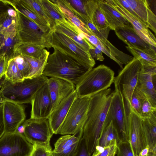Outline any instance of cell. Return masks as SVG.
<instances>
[{
	"label": "cell",
	"mask_w": 156,
	"mask_h": 156,
	"mask_svg": "<svg viewBox=\"0 0 156 156\" xmlns=\"http://www.w3.org/2000/svg\"><path fill=\"white\" fill-rule=\"evenodd\" d=\"M110 88L90 97L83 138L91 156L98 145L113 95Z\"/></svg>",
	"instance_id": "obj_1"
},
{
	"label": "cell",
	"mask_w": 156,
	"mask_h": 156,
	"mask_svg": "<svg viewBox=\"0 0 156 156\" xmlns=\"http://www.w3.org/2000/svg\"><path fill=\"white\" fill-rule=\"evenodd\" d=\"M49 54L43 74L68 80L75 85L88 70L58 50Z\"/></svg>",
	"instance_id": "obj_2"
},
{
	"label": "cell",
	"mask_w": 156,
	"mask_h": 156,
	"mask_svg": "<svg viewBox=\"0 0 156 156\" xmlns=\"http://www.w3.org/2000/svg\"><path fill=\"white\" fill-rule=\"evenodd\" d=\"M48 79L43 74L15 82L4 79L0 90V97L3 101H7L21 105L31 103L36 93L47 83Z\"/></svg>",
	"instance_id": "obj_3"
},
{
	"label": "cell",
	"mask_w": 156,
	"mask_h": 156,
	"mask_svg": "<svg viewBox=\"0 0 156 156\" xmlns=\"http://www.w3.org/2000/svg\"><path fill=\"white\" fill-rule=\"evenodd\" d=\"M114 71L104 65L87 71L76 85L78 97H90L110 87L114 82Z\"/></svg>",
	"instance_id": "obj_4"
},
{
	"label": "cell",
	"mask_w": 156,
	"mask_h": 156,
	"mask_svg": "<svg viewBox=\"0 0 156 156\" xmlns=\"http://www.w3.org/2000/svg\"><path fill=\"white\" fill-rule=\"evenodd\" d=\"M48 41L51 48L73 59L88 70L93 68L95 64V61L89 51L62 33L51 30Z\"/></svg>",
	"instance_id": "obj_5"
},
{
	"label": "cell",
	"mask_w": 156,
	"mask_h": 156,
	"mask_svg": "<svg viewBox=\"0 0 156 156\" xmlns=\"http://www.w3.org/2000/svg\"><path fill=\"white\" fill-rule=\"evenodd\" d=\"M17 13V33L15 52L20 45L26 44H43L49 50L51 46L48 41L50 29L42 28L26 16Z\"/></svg>",
	"instance_id": "obj_6"
},
{
	"label": "cell",
	"mask_w": 156,
	"mask_h": 156,
	"mask_svg": "<svg viewBox=\"0 0 156 156\" xmlns=\"http://www.w3.org/2000/svg\"><path fill=\"white\" fill-rule=\"evenodd\" d=\"M115 90L103 128L112 120L121 135L126 140V126L128 123L130 106L126 104L119 84L114 81Z\"/></svg>",
	"instance_id": "obj_7"
},
{
	"label": "cell",
	"mask_w": 156,
	"mask_h": 156,
	"mask_svg": "<svg viewBox=\"0 0 156 156\" xmlns=\"http://www.w3.org/2000/svg\"><path fill=\"white\" fill-rule=\"evenodd\" d=\"M90 98L89 97H77L75 98L57 134L72 135L83 129L87 119Z\"/></svg>",
	"instance_id": "obj_8"
},
{
	"label": "cell",
	"mask_w": 156,
	"mask_h": 156,
	"mask_svg": "<svg viewBox=\"0 0 156 156\" xmlns=\"http://www.w3.org/2000/svg\"><path fill=\"white\" fill-rule=\"evenodd\" d=\"M24 127L23 135L32 145L37 144L51 148L50 141L53 133L48 119L30 118L23 124Z\"/></svg>",
	"instance_id": "obj_9"
},
{
	"label": "cell",
	"mask_w": 156,
	"mask_h": 156,
	"mask_svg": "<svg viewBox=\"0 0 156 156\" xmlns=\"http://www.w3.org/2000/svg\"><path fill=\"white\" fill-rule=\"evenodd\" d=\"M141 68L139 61L133 58L114 78V81L119 84L126 102L129 105L133 91L138 83Z\"/></svg>",
	"instance_id": "obj_10"
},
{
	"label": "cell",
	"mask_w": 156,
	"mask_h": 156,
	"mask_svg": "<svg viewBox=\"0 0 156 156\" xmlns=\"http://www.w3.org/2000/svg\"><path fill=\"white\" fill-rule=\"evenodd\" d=\"M126 140L130 143L134 156H139L147 146L142 118L131 106L126 126Z\"/></svg>",
	"instance_id": "obj_11"
},
{
	"label": "cell",
	"mask_w": 156,
	"mask_h": 156,
	"mask_svg": "<svg viewBox=\"0 0 156 156\" xmlns=\"http://www.w3.org/2000/svg\"><path fill=\"white\" fill-rule=\"evenodd\" d=\"M33 145L24 135L5 133L0 138V156H30Z\"/></svg>",
	"instance_id": "obj_12"
},
{
	"label": "cell",
	"mask_w": 156,
	"mask_h": 156,
	"mask_svg": "<svg viewBox=\"0 0 156 156\" xmlns=\"http://www.w3.org/2000/svg\"><path fill=\"white\" fill-rule=\"evenodd\" d=\"M2 104L5 133H15L25 120V108L21 104L9 101Z\"/></svg>",
	"instance_id": "obj_13"
},
{
	"label": "cell",
	"mask_w": 156,
	"mask_h": 156,
	"mask_svg": "<svg viewBox=\"0 0 156 156\" xmlns=\"http://www.w3.org/2000/svg\"><path fill=\"white\" fill-rule=\"evenodd\" d=\"M30 118L47 119L52 109V101L47 83L36 93L31 102Z\"/></svg>",
	"instance_id": "obj_14"
},
{
	"label": "cell",
	"mask_w": 156,
	"mask_h": 156,
	"mask_svg": "<svg viewBox=\"0 0 156 156\" xmlns=\"http://www.w3.org/2000/svg\"><path fill=\"white\" fill-rule=\"evenodd\" d=\"M129 22L134 30L144 41L156 48V40L154 35L141 22L125 9L117 0H106Z\"/></svg>",
	"instance_id": "obj_15"
},
{
	"label": "cell",
	"mask_w": 156,
	"mask_h": 156,
	"mask_svg": "<svg viewBox=\"0 0 156 156\" xmlns=\"http://www.w3.org/2000/svg\"><path fill=\"white\" fill-rule=\"evenodd\" d=\"M47 83L52 101V110L76 90L75 84L60 78L51 77L48 78Z\"/></svg>",
	"instance_id": "obj_16"
},
{
	"label": "cell",
	"mask_w": 156,
	"mask_h": 156,
	"mask_svg": "<svg viewBox=\"0 0 156 156\" xmlns=\"http://www.w3.org/2000/svg\"><path fill=\"white\" fill-rule=\"evenodd\" d=\"M62 3L86 25L98 7V0H61Z\"/></svg>",
	"instance_id": "obj_17"
},
{
	"label": "cell",
	"mask_w": 156,
	"mask_h": 156,
	"mask_svg": "<svg viewBox=\"0 0 156 156\" xmlns=\"http://www.w3.org/2000/svg\"><path fill=\"white\" fill-rule=\"evenodd\" d=\"M156 67L142 66L136 87L147 97L156 108Z\"/></svg>",
	"instance_id": "obj_18"
},
{
	"label": "cell",
	"mask_w": 156,
	"mask_h": 156,
	"mask_svg": "<svg viewBox=\"0 0 156 156\" xmlns=\"http://www.w3.org/2000/svg\"><path fill=\"white\" fill-rule=\"evenodd\" d=\"M86 25L91 33L98 39L111 55L121 63L126 65L133 59V57L120 51L108 40V36L111 30L109 27L103 30H98L91 20L87 23Z\"/></svg>",
	"instance_id": "obj_19"
},
{
	"label": "cell",
	"mask_w": 156,
	"mask_h": 156,
	"mask_svg": "<svg viewBox=\"0 0 156 156\" xmlns=\"http://www.w3.org/2000/svg\"><path fill=\"white\" fill-rule=\"evenodd\" d=\"M52 30L64 34L87 51L89 52V50L94 46L86 38L84 34L66 18L56 21Z\"/></svg>",
	"instance_id": "obj_20"
},
{
	"label": "cell",
	"mask_w": 156,
	"mask_h": 156,
	"mask_svg": "<svg viewBox=\"0 0 156 156\" xmlns=\"http://www.w3.org/2000/svg\"><path fill=\"white\" fill-rule=\"evenodd\" d=\"M77 97L75 90L52 110L48 119L53 134H57L63 123L71 105Z\"/></svg>",
	"instance_id": "obj_21"
},
{
	"label": "cell",
	"mask_w": 156,
	"mask_h": 156,
	"mask_svg": "<svg viewBox=\"0 0 156 156\" xmlns=\"http://www.w3.org/2000/svg\"><path fill=\"white\" fill-rule=\"evenodd\" d=\"M133 10L140 20L156 34V16L146 0H125Z\"/></svg>",
	"instance_id": "obj_22"
},
{
	"label": "cell",
	"mask_w": 156,
	"mask_h": 156,
	"mask_svg": "<svg viewBox=\"0 0 156 156\" xmlns=\"http://www.w3.org/2000/svg\"><path fill=\"white\" fill-rule=\"evenodd\" d=\"M114 31L119 38L128 47L139 49L154 48L143 40L136 32L131 25L117 28Z\"/></svg>",
	"instance_id": "obj_23"
},
{
	"label": "cell",
	"mask_w": 156,
	"mask_h": 156,
	"mask_svg": "<svg viewBox=\"0 0 156 156\" xmlns=\"http://www.w3.org/2000/svg\"><path fill=\"white\" fill-rule=\"evenodd\" d=\"M98 5L101 9L110 30L131 24L127 20L111 5L105 0H98Z\"/></svg>",
	"instance_id": "obj_24"
},
{
	"label": "cell",
	"mask_w": 156,
	"mask_h": 156,
	"mask_svg": "<svg viewBox=\"0 0 156 156\" xmlns=\"http://www.w3.org/2000/svg\"><path fill=\"white\" fill-rule=\"evenodd\" d=\"M17 13L13 8L0 13V34L14 37L17 33Z\"/></svg>",
	"instance_id": "obj_25"
},
{
	"label": "cell",
	"mask_w": 156,
	"mask_h": 156,
	"mask_svg": "<svg viewBox=\"0 0 156 156\" xmlns=\"http://www.w3.org/2000/svg\"><path fill=\"white\" fill-rule=\"evenodd\" d=\"M142 119L149 151L156 153V112Z\"/></svg>",
	"instance_id": "obj_26"
},
{
	"label": "cell",
	"mask_w": 156,
	"mask_h": 156,
	"mask_svg": "<svg viewBox=\"0 0 156 156\" xmlns=\"http://www.w3.org/2000/svg\"><path fill=\"white\" fill-rule=\"evenodd\" d=\"M134 58L138 60L142 66L144 67H156V53L155 48L139 49L126 46Z\"/></svg>",
	"instance_id": "obj_27"
},
{
	"label": "cell",
	"mask_w": 156,
	"mask_h": 156,
	"mask_svg": "<svg viewBox=\"0 0 156 156\" xmlns=\"http://www.w3.org/2000/svg\"><path fill=\"white\" fill-rule=\"evenodd\" d=\"M49 54V52L44 49L38 58L34 59L23 56L29 63L30 68V73L26 78H32L43 74Z\"/></svg>",
	"instance_id": "obj_28"
},
{
	"label": "cell",
	"mask_w": 156,
	"mask_h": 156,
	"mask_svg": "<svg viewBox=\"0 0 156 156\" xmlns=\"http://www.w3.org/2000/svg\"><path fill=\"white\" fill-rule=\"evenodd\" d=\"M7 1L16 11L32 20L39 27L45 29H50L45 22L33 12L21 5L18 0H7Z\"/></svg>",
	"instance_id": "obj_29"
},
{
	"label": "cell",
	"mask_w": 156,
	"mask_h": 156,
	"mask_svg": "<svg viewBox=\"0 0 156 156\" xmlns=\"http://www.w3.org/2000/svg\"><path fill=\"white\" fill-rule=\"evenodd\" d=\"M23 5L30 10L48 25L51 30L54 27L46 13L41 3V0H18Z\"/></svg>",
	"instance_id": "obj_30"
},
{
	"label": "cell",
	"mask_w": 156,
	"mask_h": 156,
	"mask_svg": "<svg viewBox=\"0 0 156 156\" xmlns=\"http://www.w3.org/2000/svg\"><path fill=\"white\" fill-rule=\"evenodd\" d=\"M119 135L116 127L111 120L103 129L99 139L98 145L105 147L114 139L116 140L118 143L121 139Z\"/></svg>",
	"instance_id": "obj_31"
},
{
	"label": "cell",
	"mask_w": 156,
	"mask_h": 156,
	"mask_svg": "<svg viewBox=\"0 0 156 156\" xmlns=\"http://www.w3.org/2000/svg\"><path fill=\"white\" fill-rule=\"evenodd\" d=\"M45 48H47L46 46L43 44H23L17 48L15 55H21L23 56L37 59L40 57Z\"/></svg>",
	"instance_id": "obj_32"
},
{
	"label": "cell",
	"mask_w": 156,
	"mask_h": 156,
	"mask_svg": "<svg viewBox=\"0 0 156 156\" xmlns=\"http://www.w3.org/2000/svg\"><path fill=\"white\" fill-rule=\"evenodd\" d=\"M41 2L46 13L54 27L56 21L66 18L58 5L53 0H41Z\"/></svg>",
	"instance_id": "obj_33"
},
{
	"label": "cell",
	"mask_w": 156,
	"mask_h": 156,
	"mask_svg": "<svg viewBox=\"0 0 156 156\" xmlns=\"http://www.w3.org/2000/svg\"><path fill=\"white\" fill-rule=\"evenodd\" d=\"M83 129L72 135H65L60 137L54 144L53 153L61 152L79 141L83 136Z\"/></svg>",
	"instance_id": "obj_34"
},
{
	"label": "cell",
	"mask_w": 156,
	"mask_h": 156,
	"mask_svg": "<svg viewBox=\"0 0 156 156\" xmlns=\"http://www.w3.org/2000/svg\"><path fill=\"white\" fill-rule=\"evenodd\" d=\"M59 6L65 18L80 29L84 34H91L87 26L83 23L72 12L66 7L61 0H53Z\"/></svg>",
	"instance_id": "obj_35"
},
{
	"label": "cell",
	"mask_w": 156,
	"mask_h": 156,
	"mask_svg": "<svg viewBox=\"0 0 156 156\" xmlns=\"http://www.w3.org/2000/svg\"><path fill=\"white\" fill-rule=\"evenodd\" d=\"M16 37H8L0 34V55L6 56L9 59L14 57Z\"/></svg>",
	"instance_id": "obj_36"
},
{
	"label": "cell",
	"mask_w": 156,
	"mask_h": 156,
	"mask_svg": "<svg viewBox=\"0 0 156 156\" xmlns=\"http://www.w3.org/2000/svg\"><path fill=\"white\" fill-rule=\"evenodd\" d=\"M4 76L5 79L14 82L24 79L18 67L14 57L9 60Z\"/></svg>",
	"instance_id": "obj_37"
},
{
	"label": "cell",
	"mask_w": 156,
	"mask_h": 156,
	"mask_svg": "<svg viewBox=\"0 0 156 156\" xmlns=\"http://www.w3.org/2000/svg\"><path fill=\"white\" fill-rule=\"evenodd\" d=\"M91 21L98 30H103L108 27L106 19L99 6L95 11Z\"/></svg>",
	"instance_id": "obj_38"
},
{
	"label": "cell",
	"mask_w": 156,
	"mask_h": 156,
	"mask_svg": "<svg viewBox=\"0 0 156 156\" xmlns=\"http://www.w3.org/2000/svg\"><path fill=\"white\" fill-rule=\"evenodd\" d=\"M14 57L20 71L24 78H26L30 70L29 63L21 55H15Z\"/></svg>",
	"instance_id": "obj_39"
},
{
	"label": "cell",
	"mask_w": 156,
	"mask_h": 156,
	"mask_svg": "<svg viewBox=\"0 0 156 156\" xmlns=\"http://www.w3.org/2000/svg\"><path fill=\"white\" fill-rule=\"evenodd\" d=\"M117 156H134L129 143L121 139L117 143Z\"/></svg>",
	"instance_id": "obj_40"
},
{
	"label": "cell",
	"mask_w": 156,
	"mask_h": 156,
	"mask_svg": "<svg viewBox=\"0 0 156 156\" xmlns=\"http://www.w3.org/2000/svg\"><path fill=\"white\" fill-rule=\"evenodd\" d=\"M51 148L37 144L33 145V148L30 156H52Z\"/></svg>",
	"instance_id": "obj_41"
},
{
	"label": "cell",
	"mask_w": 156,
	"mask_h": 156,
	"mask_svg": "<svg viewBox=\"0 0 156 156\" xmlns=\"http://www.w3.org/2000/svg\"><path fill=\"white\" fill-rule=\"evenodd\" d=\"M117 150V142L114 139L111 141L108 146L104 147L102 153L95 156H115Z\"/></svg>",
	"instance_id": "obj_42"
},
{
	"label": "cell",
	"mask_w": 156,
	"mask_h": 156,
	"mask_svg": "<svg viewBox=\"0 0 156 156\" xmlns=\"http://www.w3.org/2000/svg\"><path fill=\"white\" fill-rule=\"evenodd\" d=\"M80 139L78 142L65 149L61 152L53 153V156H74L78 149Z\"/></svg>",
	"instance_id": "obj_43"
},
{
	"label": "cell",
	"mask_w": 156,
	"mask_h": 156,
	"mask_svg": "<svg viewBox=\"0 0 156 156\" xmlns=\"http://www.w3.org/2000/svg\"><path fill=\"white\" fill-rule=\"evenodd\" d=\"M89 53L92 58L95 60H98L102 61L104 59L103 55L102 52L95 46L90 49L89 50Z\"/></svg>",
	"instance_id": "obj_44"
},
{
	"label": "cell",
	"mask_w": 156,
	"mask_h": 156,
	"mask_svg": "<svg viewBox=\"0 0 156 156\" xmlns=\"http://www.w3.org/2000/svg\"><path fill=\"white\" fill-rule=\"evenodd\" d=\"M9 60L5 55H0V80L4 75Z\"/></svg>",
	"instance_id": "obj_45"
},
{
	"label": "cell",
	"mask_w": 156,
	"mask_h": 156,
	"mask_svg": "<svg viewBox=\"0 0 156 156\" xmlns=\"http://www.w3.org/2000/svg\"><path fill=\"white\" fill-rule=\"evenodd\" d=\"M74 156H90L87 151L83 136L80 139L78 151Z\"/></svg>",
	"instance_id": "obj_46"
},
{
	"label": "cell",
	"mask_w": 156,
	"mask_h": 156,
	"mask_svg": "<svg viewBox=\"0 0 156 156\" xmlns=\"http://www.w3.org/2000/svg\"><path fill=\"white\" fill-rule=\"evenodd\" d=\"M117 1L127 11L139 20V17L125 0H117Z\"/></svg>",
	"instance_id": "obj_47"
},
{
	"label": "cell",
	"mask_w": 156,
	"mask_h": 156,
	"mask_svg": "<svg viewBox=\"0 0 156 156\" xmlns=\"http://www.w3.org/2000/svg\"><path fill=\"white\" fill-rule=\"evenodd\" d=\"M5 129L3 114V106L2 103H0V138L5 133Z\"/></svg>",
	"instance_id": "obj_48"
},
{
	"label": "cell",
	"mask_w": 156,
	"mask_h": 156,
	"mask_svg": "<svg viewBox=\"0 0 156 156\" xmlns=\"http://www.w3.org/2000/svg\"><path fill=\"white\" fill-rule=\"evenodd\" d=\"M11 8L12 7L7 2L6 0H0V13Z\"/></svg>",
	"instance_id": "obj_49"
},
{
	"label": "cell",
	"mask_w": 156,
	"mask_h": 156,
	"mask_svg": "<svg viewBox=\"0 0 156 156\" xmlns=\"http://www.w3.org/2000/svg\"><path fill=\"white\" fill-rule=\"evenodd\" d=\"M149 153V148L148 146L140 152L139 156H148Z\"/></svg>",
	"instance_id": "obj_50"
},
{
	"label": "cell",
	"mask_w": 156,
	"mask_h": 156,
	"mask_svg": "<svg viewBox=\"0 0 156 156\" xmlns=\"http://www.w3.org/2000/svg\"><path fill=\"white\" fill-rule=\"evenodd\" d=\"M24 132V127L22 124L18 128L16 132L23 134Z\"/></svg>",
	"instance_id": "obj_51"
},
{
	"label": "cell",
	"mask_w": 156,
	"mask_h": 156,
	"mask_svg": "<svg viewBox=\"0 0 156 156\" xmlns=\"http://www.w3.org/2000/svg\"><path fill=\"white\" fill-rule=\"evenodd\" d=\"M2 81H3V80H0V90L1 88L2 87ZM3 101L2 99V98L0 97V103H2V102H3Z\"/></svg>",
	"instance_id": "obj_52"
},
{
	"label": "cell",
	"mask_w": 156,
	"mask_h": 156,
	"mask_svg": "<svg viewBox=\"0 0 156 156\" xmlns=\"http://www.w3.org/2000/svg\"><path fill=\"white\" fill-rule=\"evenodd\" d=\"M148 156H156V153L149 152Z\"/></svg>",
	"instance_id": "obj_53"
},
{
	"label": "cell",
	"mask_w": 156,
	"mask_h": 156,
	"mask_svg": "<svg viewBox=\"0 0 156 156\" xmlns=\"http://www.w3.org/2000/svg\"><path fill=\"white\" fill-rule=\"evenodd\" d=\"M52 156H53V155H52Z\"/></svg>",
	"instance_id": "obj_54"
}]
</instances>
